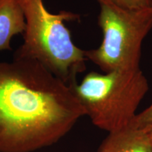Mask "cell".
I'll return each instance as SVG.
<instances>
[{
    "instance_id": "cell-1",
    "label": "cell",
    "mask_w": 152,
    "mask_h": 152,
    "mask_svg": "<svg viewBox=\"0 0 152 152\" xmlns=\"http://www.w3.org/2000/svg\"><path fill=\"white\" fill-rule=\"evenodd\" d=\"M86 113L71 87L42 64L0 62V152H33L64 137Z\"/></svg>"
},
{
    "instance_id": "cell-2",
    "label": "cell",
    "mask_w": 152,
    "mask_h": 152,
    "mask_svg": "<svg viewBox=\"0 0 152 152\" xmlns=\"http://www.w3.org/2000/svg\"><path fill=\"white\" fill-rule=\"evenodd\" d=\"M23 14L26 28L23 43L14 56L37 61L56 77L69 85L77 74L86 70L85 50L72 40L64 21L80 20L77 14L61 11L52 14L43 0H18Z\"/></svg>"
},
{
    "instance_id": "cell-3",
    "label": "cell",
    "mask_w": 152,
    "mask_h": 152,
    "mask_svg": "<svg viewBox=\"0 0 152 152\" xmlns=\"http://www.w3.org/2000/svg\"><path fill=\"white\" fill-rule=\"evenodd\" d=\"M92 124L109 133L128 128L148 90V80L140 68L90 72L78 84L68 85Z\"/></svg>"
},
{
    "instance_id": "cell-4",
    "label": "cell",
    "mask_w": 152,
    "mask_h": 152,
    "mask_svg": "<svg viewBox=\"0 0 152 152\" xmlns=\"http://www.w3.org/2000/svg\"><path fill=\"white\" fill-rule=\"evenodd\" d=\"M96 1L103 40L98 48L85 50L87 61L105 73L140 68L142 42L152 29V7L128 10L110 0Z\"/></svg>"
},
{
    "instance_id": "cell-5",
    "label": "cell",
    "mask_w": 152,
    "mask_h": 152,
    "mask_svg": "<svg viewBox=\"0 0 152 152\" xmlns=\"http://www.w3.org/2000/svg\"><path fill=\"white\" fill-rule=\"evenodd\" d=\"M96 152H152L148 131L127 128L109 133Z\"/></svg>"
},
{
    "instance_id": "cell-6",
    "label": "cell",
    "mask_w": 152,
    "mask_h": 152,
    "mask_svg": "<svg viewBox=\"0 0 152 152\" xmlns=\"http://www.w3.org/2000/svg\"><path fill=\"white\" fill-rule=\"evenodd\" d=\"M26 22L18 0H0V51L11 50L15 35L23 33Z\"/></svg>"
},
{
    "instance_id": "cell-7",
    "label": "cell",
    "mask_w": 152,
    "mask_h": 152,
    "mask_svg": "<svg viewBox=\"0 0 152 152\" xmlns=\"http://www.w3.org/2000/svg\"><path fill=\"white\" fill-rule=\"evenodd\" d=\"M129 128L144 130L152 128V104L141 113L137 114Z\"/></svg>"
},
{
    "instance_id": "cell-8",
    "label": "cell",
    "mask_w": 152,
    "mask_h": 152,
    "mask_svg": "<svg viewBox=\"0 0 152 152\" xmlns=\"http://www.w3.org/2000/svg\"><path fill=\"white\" fill-rule=\"evenodd\" d=\"M115 4L128 10H140L152 7V0H110Z\"/></svg>"
},
{
    "instance_id": "cell-9",
    "label": "cell",
    "mask_w": 152,
    "mask_h": 152,
    "mask_svg": "<svg viewBox=\"0 0 152 152\" xmlns=\"http://www.w3.org/2000/svg\"><path fill=\"white\" fill-rule=\"evenodd\" d=\"M147 131H148V133H149V135L150 137V140H151V148H152V128L149 129Z\"/></svg>"
}]
</instances>
